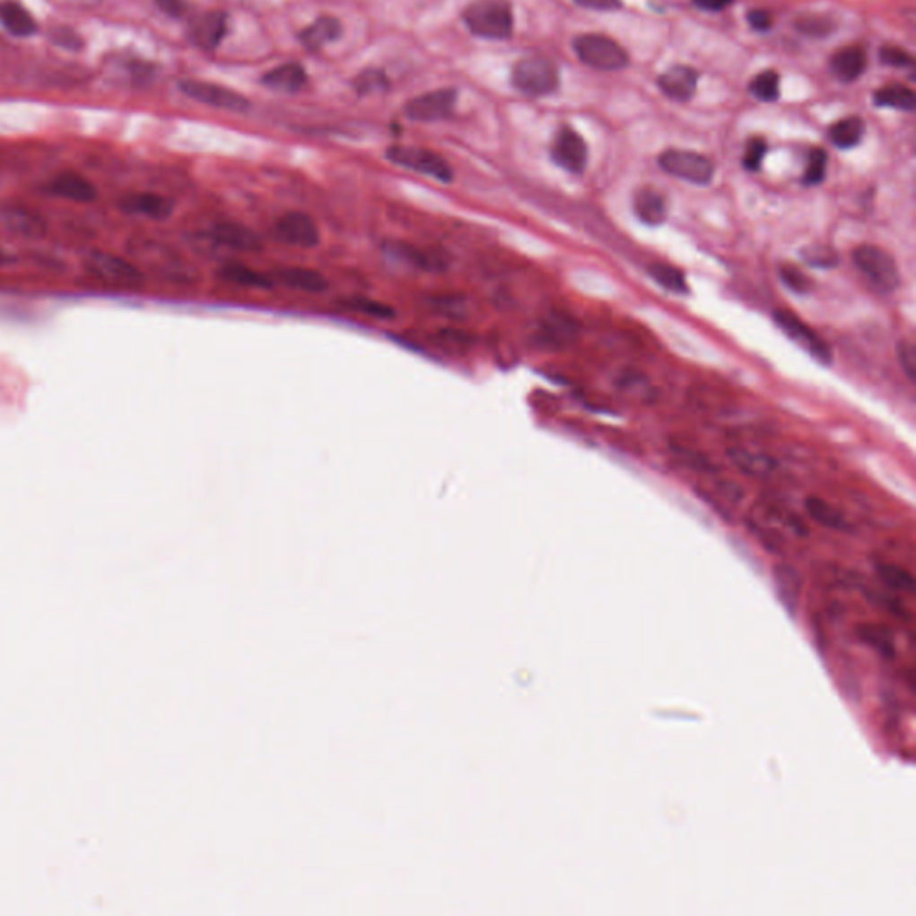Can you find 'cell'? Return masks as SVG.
<instances>
[{"label": "cell", "instance_id": "6da1fadb", "mask_svg": "<svg viewBox=\"0 0 916 916\" xmlns=\"http://www.w3.org/2000/svg\"><path fill=\"white\" fill-rule=\"evenodd\" d=\"M462 18L467 29L484 39H509L514 32L510 0H473Z\"/></svg>", "mask_w": 916, "mask_h": 916}, {"label": "cell", "instance_id": "7a4b0ae2", "mask_svg": "<svg viewBox=\"0 0 916 916\" xmlns=\"http://www.w3.org/2000/svg\"><path fill=\"white\" fill-rule=\"evenodd\" d=\"M852 262L856 269L881 294H894L901 285V273L895 258L883 248L863 244L854 249Z\"/></svg>", "mask_w": 916, "mask_h": 916}, {"label": "cell", "instance_id": "3957f363", "mask_svg": "<svg viewBox=\"0 0 916 916\" xmlns=\"http://www.w3.org/2000/svg\"><path fill=\"white\" fill-rule=\"evenodd\" d=\"M573 48L584 65L600 72H619L630 65L626 48L606 34H580L573 39Z\"/></svg>", "mask_w": 916, "mask_h": 916}, {"label": "cell", "instance_id": "277c9868", "mask_svg": "<svg viewBox=\"0 0 916 916\" xmlns=\"http://www.w3.org/2000/svg\"><path fill=\"white\" fill-rule=\"evenodd\" d=\"M510 81L518 92L528 97H545L559 90L561 72L548 57H523L514 65Z\"/></svg>", "mask_w": 916, "mask_h": 916}, {"label": "cell", "instance_id": "5b68a950", "mask_svg": "<svg viewBox=\"0 0 916 916\" xmlns=\"http://www.w3.org/2000/svg\"><path fill=\"white\" fill-rule=\"evenodd\" d=\"M84 271L100 284L118 289H138L144 285V273L133 262L108 251L90 253L84 260Z\"/></svg>", "mask_w": 916, "mask_h": 916}, {"label": "cell", "instance_id": "8992f818", "mask_svg": "<svg viewBox=\"0 0 916 916\" xmlns=\"http://www.w3.org/2000/svg\"><path fill=\"white\" fill-rule=\"evenodd\" d=\"M657 163L666 174L698 187L709 185L716 172L711 158L685 149H667L657 158Z\"/></svg>", "mask_w": 916, "mask_h": 916}, {"label": "cell", "instance_id": "52a82bcc", "mask_svg": "<svg viewBox=\"0 0 916 916\" xmlns=\"http://www.w3.org/2000/svg\"><path fill=\"white\" fill-rule=\"evenodd\" d=\"M387 160L403 169L428 176L441 183L453 181L451 165L437 153L414 145H392L387 149Z\"/></svg>", "mask_w": 916, "mask_h": 916}, {"label": "cell", "instance_id": "ba28073f", "mask_svg": "<svg viewBox=\"0 0 916 916\" xmlns=\"http://www.w3.org/2000/svg\"><path fill=\"white\" fill-rule=\"evenodd\" d=\"M383 253L396 262L405 264L419 273L441 275L451 267V258L444 249L432 246H419L405 240H390L383 244Z\"/></svg>", "mask_w": 916, "mask_h": 916}, {"label": "cell", "instance_id": "9c48e42d", "mask_svg": "<svg viewBox=\"0 0 916 916\" xmlns=\"http://www.w3.org/2000/svg\"><path fill=\"white\" fill-rule=\"evenodd\" d=\"M773 320L782 333H786L797 345L807 351L815 360H818L824 365H829L833 362L831 345L798 315H795L790 310H775Z\"/></svg>", "mask_w": 916, "mask_h": 916}, {"label": "cell", "instance_id": "30bf717a", "mask_svg": "<svg viewBox=\"0 0 916 916\" xmlns=\"http://www.w3.org/2000/svg\"><path fill=\"white\" fill-rule=\"evenodd\" d=\"M275 237L285 246L298 249H315L320 244V230L317 222L303 212H287L280 215L273 226Z\"/></svg>", "mask_w": 916, "mask_h": 916}, {"label": "cell", "instance_id": "8fae6325", "mask_svg": "<svg viewBox=\"0 0 916 916\" xmlns=\"http://www.w3.org/2000/svg\"><path fill=\"white\" fill-rule=\"evenodd\" d=\"M179 90L187 97H190L197 102L219 108V109L239 111V113L249 109V100L242 93H239L231 88L215 84V83L199 81V79H185V81H179Z\"/></svg>", "mask_w": 916, "mask_h": 916}, {"label": "cell", "instance_id": "7c38bea8", "mask_svg": "<svg viewBox=\"0 0 916 916\" xmlns=\"http://www.w3.org/2000/svg\"><path fill=\"white\" fill-rule=\"evenodd\" d=\"M457 104V90L441 88L410 99L405 104V115L417 122H437L449 118Z\"/></svg>", "mask_w": 916, "mask_h": 916}, {"label": "cell", "instance_id": "4fadbf2b", "mask_svg": "<svg viewBox=\"0 0 916 916\" xmlns=\"http://www.w3.org/2000/svg\"><path fill=\"white\" fill-rule=\"evenodd\" d=\"M554 161L571 174H582L588 167L589 149L579 131L570 126H563L552 144Z\"/></svg>", "mask_w": 916, "mask_h": 916}, {"label": "cell", "instance_id": "5bb4252c", "mask_svg": "<svg viewBox=\"0 0 916 916\" xmlns=\"http://www.w3.org/2000/svg\"><path fill=\"white\" fill-rule=\"evenodd\" d=\"M118 208L129 217L163 222L174 214V201L156 192H131L120 199Z\"/></svg>", "mask_w": 916, "mask_h": 916}, {"label": "cell", "instance_id": "9a60e30c", "mask_svg": "<svg viewBox=\"0 0 916 916\" xmlns=\"http://www.w3.org/2000/svg\"><path fill=\"white\" fill-rule=\"evenodd\" d=\"M206 239L214 244L239 251V253H260L264 249L262 237L240 222H219L212 230H208Z\"/></svg>", "mask_w": 916, "mask_h": 916}, {"label": "cell", "instance_id": "2e32d148", "mask_svg": "<svg viewBox=\"0 0 916 916\" xmlns=\"http://www.w3.org/2000/svg\"><path fill=\"white\" fill-rule=\"evenodd\" d=\"M0 226L18 237V239H25V240H36V239H41L45 233H47V224H45V219L36 214L34 210H29L25 206H4L0 210Z\"/></svg>", "mask_w": 916, "mask_h": 916}, {"label": "cell", "instance_id": "e0dca14e", "mask_svg": "<svg viewBox=\"0 0 916 916\" xmlns=\"http://www.w3.org/2000/svg\"><path fill=\"white\" fill-rule=\"evenodd\" d=\"M700 81L698 70L687 65H673L657 77V88L671 100L689 102Z\"/></svg>", "mask_w": 916, "mask_h": 916}, {"label": "cell", "instance_id": "ac0fdd59", "mask_svg": "<svg viewBox=\"0 0 916 916\" xmlns=\"http://www.w3.org/2000/svg\"><path fill=\"white\" fill-rule=\"evenodd\" d=\"M47 192L54 197H59V199H65L70 203H77V205H88L99 197L95 185L88 178H84L77 172H70V170L61 172L56 178H52L50 183L47 185Z\"/></svg>", "mask_w": 916, "mask_h": 916}, {"label": "cell", "instance_id": "d6986e66", "mask_svg": "<svg viewBox=\"0 0 916 916\" xmlns=\"http://www.w3.org/2000/svg\"><path fill=\"white\" fill-rule=\"evenodd\" d=\"M192 39L205 50H215L228 32V14L222 11H208L197 16L190 25Z\"/></svg>", "mask_w": 916, "mask_h": 916}, {"label": "cell", "instance_id": "ffe728a7", "mask_svg": "<svg viewBox=\"0 0 916 916\" xmlns=\"http://www.w3.org/2000/svg\"><path fill=\"white\" fill-rule=\"evenodd\" d=\"M273 278L276 285L280 284L291 291L305 294H322L329 287L324 275L308 267H280L273 273Z\"/></svg>", "mask_w": 916, "mask_h": 916}, {"label": "cell", "instance_id": "44dd1931", "mask_svg": "<svg viewBox=\"0 0 916 916\" xmlns=\"http://www.w3.org/2000/svg\"><path fill=\"white\" fill-rule=\"evenodd\" d=\"M829 65H831V72L840 81L854 83L865 74V70L868 66V56H867V50L863 45L854 43V45L836 50L831 56Z\"/></svg>", "mask_w": 916, "mask_h": 916}, {"label": "cell", "instance_id": "7402d4cb", "mask_svg": "<svg viewBox=\"0 0 916 916\" xmlns=\"http://www.w3.org/2000/svg\"><path fill=\"white\" fill-rule=\"evenodd\" d=\"M217 278L228 285L240 287V289H253V291H271L275 289V278L273 275L262 273L255 267L244 266V264H224L217 271Z\"/></svg>", "mask_w": 916, "mask_h": 916}, {"label": "cell", "instance_id": "603a6c76", "mask_svg": "<svg viewBox=\"0 0 916 916\" xmlns=\"http://www.w3.org/2000/svg\"><path fill=\"white\" fill-rule=\"evenodd\" d=\"M633 214L646 226H660L667 217L666 197L653 187H642L633 196Z\"/></svg>", "mask_w": 916, "mask_h": 916}, {"label": "cell", "instance_id": "cb8c5ba5", "mask_svg": "<svg viewBox=\"0 0 916 916\" xmlns=\"http://www.w3.org/2000/svg\"><path fill=\"white\" fill-rule=\"evenodd\" d=\"M0 23L18 38L32 36L38 31L36 20L18 0H0Z\"/></svg>", "mask_w": 916, "mask_h": 916}, {"label": "cell", "instance_id": "d4e9b609", "mask_svg": "<svg viewBox=\"0 0 916 916\" xmlns=\"http://www.w3.org/2000/svg\"><path fill=\"white\" fill-rule=\"evenodd\" d=\"M306 79L308 77H306L305 66L298 61H291V63H284V65L269 70L262 77V83L271 90L294 93L305 86Z\"/></svg>", "mask_w": 916, "mask_h": 916}, {"label": "cell", "instance_id": "484cf974", "mask_svg": "<svg viewBox=\"0 0 916 916\" xmlns=\"http://www.w3.org/2000/svg\"><path fill=\"white\" fill-rule=\"evenodd\" d=\"M340 36H342L340 20L335 16L324 14V16H318L313 23H310L301 31L300 39L305 45V48L315 52V50L322 48L324 45L336 41Z\"/></svg>", "mask_w": 916, "mask_h": 916}, {"label": "cell", "instance_id": "4316f807", "mask_svg": "<svg viewBox=\"0 0 916 916\" xmlns=\"http://www.w3.org/2000/svg\"><path fill=\"white\" fill-rule=\"evenodd\" d=\"M728 458L736 464L739 471L750 476H766L777 469V462L764 451L748 449L743 446H734L728 449Z\"/></svg>", "mask_w": 916, "mask_h": 916}, {"label": "cell", "instance_id": "83f0119b", "mask_svg": "<svg viewBox=\"0 0 916 916\" xmlns=\"http://www.w3.org/2000/svg\"><path fill=\"white\" fill-rule=\"evenodd\" d=\"M577 331H579L577 322L573 318L559 313V315H554V317L543 320L541 331H539V340L546 347H564L573 342V338L577 336Z\"/></svg>", "mask_w": 916, "mask_h": 916}, {"label": "cell", "instance_id": "f1b7e54d", "mask_svg": "<svg viewBox=\"0 0 916 916\" xmlns=\"http://www.w3.org/2000/svg\"><path fill=\"white\" fill-rule=\"evenodd\" d=\"M865 120L858 115H852V117H845L838 122H834L829 131H827V136L831 140V144L838 149H854L861 144L863 136H865Z\"/></svg>", "mask_w": 916, "mask_h": 916}, {"label": "cell", "instance_id": "f546056e", "mask_svg": "<svg viewBox=\"0 0 916 916\" xmlns=\"http://www.w3.org/2000/svg\"><path fill=\"white\" fill-rule=\"evenodd\" d=\"M874 104L879 108H892L903 111H915V92L906 84H886L874 93Z\"/></svg>", "mask_w": 916, "mask_h": 916}, {"label": "cell", "instance_id": "4dcf8cb0", "mask_svg": "<svg viewBox=\"0 0 916 916\" xmlns=\"http://www.w3.org/2000/svg\"><path fill=\"white\" fill-rule=\"evenodd\" d=\"M806 509L809 512V516L822 527L825 528H831V530H847L849 528V523L843 516V512L840 509H836L834 505H831L829 502L822 500V498H809L806 502Z\"/></svg>", "mask_w": 916, "mask_h": 916}, {"label": "cell", "instance_id": "1f68e13d", "mask_svg": "<svg viewBox=\"0 0 916 916\" xmlns=\"http://www.w3.org/2000/svg\"><path fill=\"white\" fill-rule=\"evenodd\" d=\"M651 280L660 285L664 291H669L673 294H687L689 287H687V282H685V276L684 273L675 267V266H669V264H653L650 266L648 269Z\"/></svg>", "mask_w": 916, "mask_h": 916}, {"label": "cell", "instance_id": "d6a6232c", "mask_svg": "<svg viewBox=\"0 0 916 916\" xmlns=\"http://www.w3.org/2000/svg\"><path fill=\"white\" fill-rule=\"evenodd\" d=\"M342 306L353 313H358L362 317H369V318H378V320H390L396 317V308L394 306L387 305V303H381V301H376V300H371V298H362V296H354V298H347V300H342L340 301Z\"/></svg>", "mask_w": 916, "mask_h": 916}, {"label": "cell", "instance_id": "836d02e7", "mask_svg": "<svg viewBox=\"0 0 916 916\" xmlns=\"http://www.w3.org/2000/svg\"><path fill=\"white\" fill-rule=\"evenodd\" d=\"M748 92L761 102H777L781 97V75L777 70H764L750 81Z\"/></svg>", "mask_w": 916, "mask_h": 916}, {"label": "cell", "instance_id": "e575fe53", "mask_svg": "<svg viewBox=\"0 0 916 916\" xmlns=\"http://www.w3.org/2000/svg\"><path fill=\"white\" fill-rule=\"evenodd\" d=\"M795 27L798 32L811 38H825L834 31V22L827 14L804 13L795 20Z\"/></svg>", "mask_w": 916, "mask_h": 916}, {"label": "cell", "instance_id": "d590c367", "mask_svg": "<svg viewBox=\"0 0 916 916\" xmlns=\"http://www.w3.org/2000/svg\"><path fill=\"white\" fill-rule=\"evenodd\" d=\"M800 258L807 266L818 267V269H833L840 262L838 253L831 246H824V244H813V246L804 248L800 251Z\"/></svg>", "mask_w": 916, "mask_h": 916}, {"label": "cell", "instance_id": "8d00e7d4", "mask_svg": "<svg viewBox=\"0 0 916 916\" xmlns=\"http://www.w3.org/2000/svg\"><path fill=\"white\" fill-rule=\"evenodd\" d=\"M879 579L892 589L913 593L915 591V579L906 570L895 566V564H881L877 568Z\"/></svg>", "mask_w": 916, "mask_h": 916}, {"label": "cell", "instance_id": "74e56055", "mask_svg": "<svg viewBox=\"0 0 916 916\" xmlns=\"http://www.w3.org/2000/svg\"><path fill=\"white\" fill-rule=\"evenodd\" d=\"M827 163H829V156H827L825 149H822V147L811 149L807 167L804 172V179H802L804 185L806 187L820 185L827 176Z\"/></svg>", "mask_w": 916, "mask_h": 916}, {"label": "cell", "instance_id": "f35d334b", "mask_svg": "<svg viewBox=\"0 0 916 916\" xmlns=\"http://www.w3.org/2000/svg\"><path fill=\"white\" fill-rule=\"evenodd\" d=\"M353 86H354V90L358 93L365 95V93H374V92H379V90H387L388 88V79L383 74V70L367 68V70H362L354 77Z\"/></svg>", "mask_w": 916, "mask_h": 916}, {"label": "cell", "instance_id": "ab89813d", "mask_svg": "<svg viewBox=\"0 0 916 916\" xmlns=\"http://www.w3.org/2000/svg\"><path fill=\"white\" fill-rule=\"evenodd\" d=\"M782 284L795 294H807L813 289L811 278L795 266H782L779 271Z\"/></svg>", "mask_w": 916, "mask_h": 916}, {"label": "cell", "instance_id": "60d3db41", "mask_svg": "<svg viewBox=\"0 0 916 916\" xmlns=\"http://www.w3.org/2000/svg\"><path fill=\"white\" fill-rule=\"evenodd\" d=\"M777 584L786 604H795L800 597V579L793 568H777Z\"/></svg>", "mask_w": 916, "mask_h": 916}, {"label": "cell", "instance_id": "b9f144b4", "mask_svg": "<svg viewBox=\"0 0 916 916\" xmlns=\"http://www.w3.org/2000/svg\"><path fill=\"white\" fill-rule=\"evenodd\" d=\"M766 151H768V145H766V142L763 138H752L746 144V149H745V154H743V167L748 172L761 170L764 156H766Z\"/></svg>", "mask_w": 916, "mask_h": 916}, {"label": "cell", "instance_id": "7bdbcfd3", "mask_svg": "<svg viewBox=\"0 0 916 916\" xmlns=\"http://www.w3.org/2000/svg\"><path fill=\"white\" fill-rule=\"evenodd\" d=\"M861 635L868 644L876 646L877 650H881L885 653L894 651V641H892L890 632H886V628L877 626V624H867V626H863Z\"/></svg>", "mask_w": 916, "mask_h": 916}, {"label": "cell", "instance_id": "ee69618b", "mask_svg": "<svg viewBox=\"0 0 916 916\" xmlns=\"http://www.w3.org/2000/svg\"><path fill=\"white\" fill-rule=\"evenodd\" d=\"M879 57L885 65H890V66H897V68H908V66H913V57L912 54H908L904 48L901 47H895V45H885L881 47L879 50Z\"/></svg>", "mask_w": 916, "mask_h": 916}, {"label": "cell", "instance_id": "f6af8a7d", "mask_svg": "<svg viewBox=\"0 0 916 916\" xmlns=\"http://www.w3.org/2000/svg\"><path fill=\"white\" fill-rule=\"evenodd\" d=\"M897 356H899V362H901V367L904 369V372L908 374V378L912 381H915L916 378V349L915 344L912 340H901L897 344Z\"/></svg>", "mask_w": 916, "mask_h": 916}, {"label": "cell", "instance_id": "bcb514c9", "mask_svg": "<svg viewBox=\"0 0 916 916\" xmlns=\"http://www.w3.org/2000/svg\"><path fill=\"white\" fill-rule=\"evenodd\" d=\"M50 38H52V41H54L56 45L65 47V48H68V50H79V48L83 47V39H81V36H79L74 29H70V27H56V29L52 31Z\"/></svg>", "mask_w": 916, "mask_h": 916}, {"label": "cell", "instance_id": "7dc6e473", "mask_svg": "<svg viewBox=\"0 0 916 916\" xmlns=\"http://www.w3.org/2000/svg\"><path fill=\"white\" fill-rule=\"evenodd\" d=\"M748 25L754 29V31H759V32H764V31H770L772 25H773V16L768 9H752L748 11Z\"/></svg>", "mask_w": 916, "mask_h": 916}, {"label": "cell", "instance_id": "c3c4849f", "mask_svg": "<svg viewBox=\"0 0 916 916\" xmlns=\"http://www.w3.org/2000/svg\"><path fill=\"white\" fill-rule=\"evenodd\" d=\"M156 5L169 16H174V18H179L185 14L187 11V2L185 0H154Z\"/></svg>", "mask_w": 916, "mask_h": 916}, {"label": "cell", "instance_id": "681fc988", "mask_svg": "<svg viewBox=\"0 0 916 916\" xmlns=\"http://www.w3.org/2000/svg\"><path fill=\"white\" fill-rule=\"evenodd\" d=\"M575 4L593 11H615L621 9V0H573Z\"/></svg>", "mask_w": 916, "mask_h": 916}, {"label": "cell", "instance_id": "f907efd6", "mask_svg": "<svg viewBox=\"0 0 916 916\" xmlns=\"http://www.w3.org/2000/svg\"><path fill=\"white\" fill-rule=\"evenodd\" d=\"M693 4L707 13H720L725 11L728 5L734 4V0H693Z\"/></svg>", "mask_w": 916, "mask_h": 916}, {"label": "cell", "instance_id": "816d5d0a", "mask_svg": "<svg viewBox=\"0 0 916 916\" xmlns=\"http://www.w3.org/2000/svg\"><path fill=\"white\" fill-rule=\"evenodd\" d=\"M13 262H14V257H13V255H11L5 248H2V246H0V269H2V267L11 266Z\"/></svg>", "mask_w": 916, "mask_h": 916}]
</instances>
